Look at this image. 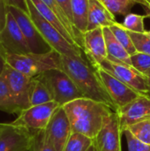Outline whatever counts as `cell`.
<instances>
[{"instance_id": "cell-35", "label": "cell", "mask_w": 150, "mask_h": 151, "mask_svg": "<svg viewBox=\"0 0 150 151\" xmlns=\"http://www.w3.org/2000/svg\"><path fill=\"white\" fill-rule=\"evenodd\" d=\"M57 2V4L60 5V7L62 8V10L64 11V12L65 13V15L67 16V18L71 20V22L73 23L72 20V10H71V4H70V0H56ZM74 25V24H73Z\"/></svg>"}, {"instance_id": "cell-22", "label": "cell", "mask_w": 150, "mask_h": 151, "mask_svg": "<svg viewBox=\"0 0 150 151\" xmlns=\"http://www.w3.org/2000/svg\"><path fill=\"white\" fill-rule=\"evenodd\" d=\"M42 1L53 11V12L57 15V17L60 19V21L65 27V28L67 29L68 33L72 37L74 42L82 50V35L77 30L73 23L71 22V20L67 18V16L65 15V13L60 7V5L57 4V2L56 0H42Z\"/></svg>"}, {"instance_id": "cell-2", "label": "cell", "mask_w": 150, "mask_h": 151, "mask_svg": "<svg viewBox=\"0 0 150 151\" xmlns=\"http://www.w3.org/2000/svg\"><path fill=\"white\" fill-rule=\"evenodd\" d=\"M63 108L70 120L72 131L93 140L100 132L104 119L113 111L105 104L87 97L69 102Z\"/></svg>"}, {"instance_id": "cell-33", "label": "cell", "mask_w": 150, "mask_h": 151, "mask_svg": "<svg viewBox=\"0 0 150 151\" xmlns=\"http://www.w3.org/2000/svg\"><path fill=\"white\" fill-rule=\"evenodd\" d=\"M8 12V5L4 0H0V34L6 25Z\"/></svg>"}, {"instance_id": "cell-30", "label": "cell", "mask_w": 150, "mask_h": 151, "mask_svg": "<svg viewBox=\"0 0 150 151\" xmlns=\"http://www.w3.org/2000/svg\"><path fill=\"white\" fill-rule=\"evenodd\" d=\"M132 38L133 43L137 52L150 55V38L145 33H135L128 31Z\"/></svg>"}, {"instance_id": "cell-37", "label": "cell", "mask_w": 150, "mask_h": 151, "mask_svg": "<svg viewBox=\"0 0 150 151\" xmlns=\"http://www.w3.org/2000/svg\"><path fill=\"white\" fill-rule=\"evenodd\" d=\"M137 2L143 6L148 18H150V0H137Z\"/></svg>"}, {"instance_id": "cell-40", "label": "cell", "mask_w": 150, "mask_h": 151, "mask_svg": "<svg viewBox=\"0 0 150 151\" xmlns=\"http://www.w3.org/2000/svg\"><path fill=\"white\" fill-rule=\"evenodd\" d=\"M146 34H147V35H149V37L150 38V30H149V31H146Z\"/></svg>"}, {"instance_id": "cell-24", "label": "cell", "mask_w": 150, "mask_h": 151, "mask_svg": "<svg viewBox=\"0 0 150 151\" xmlns=\"http://www.w3.org/2000/svg\"><path fill=\"white\" fill-rule=\"evenodd\" d=\"M94 140L80 133H72L63 151H88Z\"/></svg>"}, {"instance_id": "cell-21", "label": "cell", "mask_w": 150, "mask_h": 151, "mask_svg": "<svg viewBox=\"0 0 150 151\" xmlns=\"http://www.w3.org/2000/svg\"><path fill=\"white\" fill-rule=\"evenodd\" d=\"M31 2L33 3V4L34 5V7L36 8V10L40 12V14L47 20L49 21L51 25H53L72 44L79 47L77 45V43L74 42V40L72 39V37L70 35V34L68 33L67 29L65 28V27L63 25V23L60 21V19L57 17V15L53 12V11L48 7L42 0H31ZM80 48V47H79Z\"/></svg>"}, {"instance_id": "cell-6", "label": "cell", "mask_w": 150, "mask_h": 151, "mask_svg": "<svg viewBox=\"0 0 150 151\" xmlns=\"http://www.w3.org/2000/svg\"><path fill=\"white\" fill-rule=\"evenodd\" d=\"M58 107V104L55 101L30 106L23 110L12 123L25 127L32 132L45 130L52 115Z\"/></svg>"}, {"instance_id": "cell-10", "label": "cell", "mask_w": 150, "mask_h": 151, "mask_svg": "<svg viewBox=\"0 0 150 151\" xmlns=\"http://www.w3.org/2000/svg\"><path fill=\"white\" fill-rule=\"evenodd\" d=\"M123 129L118 111H112L103 121V127L94 139L99 151H118L121 149Z\"/></svg>"}, {"instance_id": "cell-14", "label": "cell", "mask_w": 150, "mask_h": 151, "mask_svg": "<svg viewBox=\"0 0 150 151\" xmlns=\"http://www.w3.org/2000/svg\"><path fill=\"white\" fill-rule=\"evenodd\" d=\"M0 44L7 54L32 53L21 29L10 12L6 25L0 34Z\"/></svg>"}, {"instance_id": "cell-5", "label": "cell", "mask_w": 150, "mask_h": 151, "mask_svg": "<svg viewBox=\"0 0 150 151\" xmlns=\"http://www.w3.org/2000/svg\"><path fill=\"white\" fill-rule=\"evenodd\" d=\"M40 75L49 87L54 101L59 106L63 107L69 102L84 97L75 83L63 70L52 69Z\"/></svg>"}, {"instance_id": "cell-39", "label": "cell", "mask_w": 150, "mask_h": 151, "mask_svg": "<svg viewBox=\"0 0 150 151\" xmlns=\"http://www.w3.org/2000/svg\"><path fill=\"white\" fill-rule=\"evenodd\" d=\"M88 151H99L98 150V149H97V147H96V145H95V142H94V143L92 144V146L88 150Z\"/></svg>"}, {"instance_id": "cell-4", "label": "cell", "mask_w": 150, "mask_h": 151, "mask_svg": "<svg viewBox=\"0 0 150 151\" xmlns=\"http://www.w3.org/2000/svg\"><path fill=\"white\" fill-rule=\"evenodd\" d=\"M27 1L29 9V16L50 47L61 56L83 58L82 50L72 44L53 25L47 21L36 10L31 0Z\"/></svg>"}, {"instance_id": "cell-8", "label": "cell", "mask_w": 150, "mask_h": 151, "mask_svg": "<svg viewBox=\"0 0 150 151\" xmlns=\"http://www.w3.org/2000/svg\"><path fill=\"white\" fill-rule=\"evenodd\" d=\"M99 67L103 68L139 94L149 96L146 76L138 72L132 65L123 63H115L109 59H105Z\"/></svg>"}, {"instance_id": "cell-3", "label": "cell", "mask_w": 150, "mask_h": 151, "mask_svg": "<svg viewBox=\"0 0 150 151\" xmlns=\"http://www.w3.org/2000/svg\"><path fill=\"white\" fill-rule=\"evenodd\" d=\"M6 63L31 78L36 77L49 70H62L61 55L54 50L46 53L7 54Z\"/></svg>"}, {"instance_id": "cell-11", "label": "cell", "mask_w": 150, "mask_h": 151, "mask_svg": "<svg viewBox=\"0 0 150 151\" xmlns=\"http://www.w3.org/2000/svg\"><path fill=\"white\" fill-rule=\"evenodd\" d=\"M8 11L16 19L32 53H46L52 50L40 34L29 14L13 6H8Z\"/></svg>"}, {"instance_id": "cell-15", "label": "cell", "mask_w": 150, "mask_h": 151, "mask_svg": "<svg viewBox=\"0 0 150 151\" xmlns=\"http://www.w3.org/2000/svg\"><path fill=\"white\" fill-rule=\"evenodd\" d=\"M82 50L95 69L107 59L108 54L103 27L88 30L82 34Z\"/></svg>"}, {"instance_id": "cell-36", "label": "cell", "mask_w": 150, "mask_h": 151, "mask_svg": "<svg viewBox=\"0 0 150 151\" xmlns=\"http://www.w3.org/2000/svg\"><path fill=\"white\" fill-rule=\"evenodd\" d=\"M6 55L7 53L5 52V50H4V48L2 47V45L0 44V76L2 75L5 65H7L6 63Z\"/></svg>"}, {"instance_id": "cell-26", "label": "cell", "mask_w": 150, "mask_h": 151, "mask_svg": "<svg viewBox=\"0 0 150 151\" xmlns=\"http://www.w3.org/2000/svg\"><path fill=\"white\" fill-rule=\"evenodd\" d=\"M111 32L114 34L115 37L117 38V40L123 45V47L126 50V51L130 54L133 55L134 53H136V49L133 43L132 38L129 35L128 30L123 26V24L117 22L115 23L113 26L110 27Z\"/></svg>"}, {"instance_id": "cell-17", "label": "cell", "mask_w": 150, "mask_h": 151, "mask_svg": "<svg viewBox=\"0 0 150 151\" xmlns=\"http://www.w3.org/2000/svg\"><path fill=\"white\" fill-rule=\"evenodd\" d=\"M117 22L115 16L100 0H89L87 31L98 27H110Z\"/></svg>"}, {"instance_id": "cell-25", "label": "cell", "mask_w": 150, "mask_h": 151, "mask_svg": "<svg viewBox=\"0 0 150 151\" xmlns=\"http://www.w3.org/2000/svg\"><path fill=\"white\" fill-rule=\"evenodd\" d=\"M104 6L116 17L126 16L130 13V11L134 4H137V0H100Z\"/></svg>"}, {"instance_id": "cell-12", "label": "cell", "mask_w": 150, "mask_h": 151, "mask_svg": "<svg viewBox=\"0 0 150 151\" xmlns=\"http://www.w3.org/2000/svg\"><path fill=\"white\" fill-rule=\"evenodd\" d=\"M95 69V68H94ZM101 82L108 92L110 97L116 104L118 109L124 107L136 97H138L141 94L136 92L134 89L120 81L113 75L106 72L101 67L95 69Z\"/></svg>"}, {"instance_id": "cell-13", "label": "cell", "mask_w": 150, "mask_h": 151, "mask_svg": "<svg viewBox=\"0 0 150 151\" xmlns=\"http://www.w3.org/2000/svg\"><path fill=\"white\" fill-rule=\"evenodd\" d=\"M48 140L57 151H63L72 131L65 109L59 106L44 130Z\"/></svg>"}, {"instance_id": "cell-27", "label": "cell", "mask_w": 150, "mask_h": 151, "mask_svg": "<svg viewBox=\"0 0 150 151\" xmlns=\"http://www.w3.org/2000/svg\"><path fill=\"white\" fill-rule=\"evenodd\" d=\"M125 129L128 130L138 141L150 145V119L130 125Z\"/></svg>"}, {"instance_id": "cell-41", "label": "cell", "mask_w": 150, "mask_h": 151, "mask_svg": "<svg viewBox=\"0 0 150 151\" xmlns=\"http://www.w3.org/2000/svg\"><path fill=\"white\" fill-rule=\"evenodd\" d=\"M118 151H122V148H121V149H119Z\"/></svg>"}, {"instance_id": "cell-28", "label": "cell", "mask_w": 150, "mask_h": 151, "mask_svg": "<svg viewBox=\"0 0 150 151\" xmlns=\"http://www.w3.org/2000/svg\"><path fill=\"white\" fill-rule=\"evenodd\" d=\"M148 18L146 15H140L136 13H128L125 16L123 26L131 32L135 33H145V26H144V19Z\"/></svg>"}, {"instance_id": "cell-29", "label": "cell", "mask_w": 150, "mask_h": 151, "mask_svg": "<svg viewBox=\"0 0 150 151\" xmlns=\"http://www.w3.org/2000/svg\"><path fill=\"white\" fill-rule=\"evenodd\" d=\"M29 151H57L54 146L48 140L45 131L34 132L32 145Z\"/></svg>"}, {"instance_id": "cell-18", "label": "cell", "mask_w": 150, "mask_h": 151, "mask_svg": "<svg viewBox=\"0 0 150 151\" xmlns=\"http://www.w3.org/2000/svg\"><path fill=\"white\" fill-rule=\"evenodd\" d=\"M103 35L108 54L107 59L115 63H123L132 65L131 55L117 40L110 27H103Z\"/></svg>"}, {"instance_id": "cell-16", "label": "cell", "mask_w": 150, "mask_h": 151, "mask_svg": "<svg viewBox=\"0 0 150 151\" xmlns=\"http://www.w3.org/2000/svg\"><path fill=\"white\" fill-rule=\"evenodd\" d=\"M118 113L123 132L130 125L150 119V96L140 95L134 100L120 108Z\"/></svg>"}, {"instance_id": "cell-9", "label": "cell", "mask_w": 150, "mask_h": 151, "mask_svg": "<svg viewBox=\"0 0 150 151\" xmlns=\"http://www.w3.org/2000/svg\"><path fill=\"white\" fill-rule=\"evenodd\" d=\"M2 74L7 83L12 99L20 111H22L23 110L29 108V96L33 78L23 74L8 64L5 65Z\"/></svg>"}, {"instance_id": "cell-32", "label": "cell", "mask_w": 150, "mask_h": 151, "mask_svg": "<svg viewBox=\"0 0 150 151\" xmlns=\"http://www.w3.org/2000/svg\"><path fill=\"white\" fill-rule=\"evenodd\" d=\"M124 134L126 138L128 151H150V145L138 141L128 130H124Z\"/></svg>"}, {"instance_id": "cell-34", "label": "cell", "mask_w": 150, "mask_h": 151, "mask_svg": "<svg viewBox=\"0 0 150 151\" xmlns=\"http://www.w3.org/2000/svg\"><path fill=\"white\" fill-rule=\"evenodd\" d=\"M4 2L8 6H13L19 8L24 12L29 14V9L27 0H4Z\"/></svg>"}, {"instance_id": "cell-20", "label": "cell", "mask_w": 150, "mask_h": 151, "mask_svg": "<svg viewBox=\"0 0 150 151\" xmlns=\"http://www.w3.org/2000/svg\"><path fill=\"white\" fill-rule=\"evenodd\" d=\"M70 4L73 24L82 35L87 31L89 0H70Z\"/></svg>"}, {"instance_id": "cell-38", "label": "cell", "mask_w": 150, "mask_h": 151, "mask_svg": "<svg viewBox=\"0 0 150 151\" xmlns=\"http://www.w3.org/2000/svg\"><path fill=\"white\" fill-rule=\"evenodd\" d=\"M144 75L146 76V79H147V82H148V86H149V96H150V71H149L148 73H146Z\"/></svg>"}, {"instance_id": "cell-1", "label": "cell", "mask_w": 150, "mask_h": 151, "mask_svg": "<svg viewBox=\"0 0 150 151\" xmlns=\"http://www.w3.org/2000/svg\"><path fill=\"white\" fill-rule=\"evenodd\" d=\"M61 68L75 83L84 97L100 102L113 111H118L95 70L87 63L84 58L61 56Z\"/></svg>"}, {"instance_id": "cell-23", "label": "cell", "mask_w": 150, "mask_h": 151, "mask_svg": "<svg viewBox=\"0 0 150 151\" xmlns=\"http://www.w3.org/2000/svg\"><path fill=\"white\" fill-rule=\"evenodd\" d=\"M0 111L11 114L19 115L21 111L12 99L7 83L3 76H0Z\"/></svg>"}, {"instance_id": "cell-7", "label": "cell", "mask_w": 150, "mask_h": 151, "mask_svg": "<svg viewBox=\"0 0 150 151\" xmlns=\"http://www.w3.org/2000/svg\"><path fill=\"white\" fill-rule=\"evenodd\" d=\"M34 132L12 122L0 124V151H29Z\"/></svg>"}, {"instance_id": "cell-19", "label": "cell", "mask_w": 150, "mask_h": 151, "mask_svg": "<svg viewBox=\"0 0 150 151\" xmlns=\"http://www.w3.org/2000/svg\"><path fill=\"white\" fill-rule=\"evenodd\" d=\"M29 100L30 106L39 105L54 101L53 96L49 87L47 86L43 79L41 77V75L33 78Z\"/></svg>"}, {"instance_id": "cell-31", "label": "cell", "mask_w": 150, "mask_h": 151, "mask_svg": "<svg viewBox=\"0 0 150 151\" xmlns=\"http://www.w3.org/2000/svg\"><path fill=\"white\" fill-rule=\"evenodd\" d=\"M131 64L133 68L142 74L150 71V55L136 52L131 55Z\"/></svg>"}]
</instances>
